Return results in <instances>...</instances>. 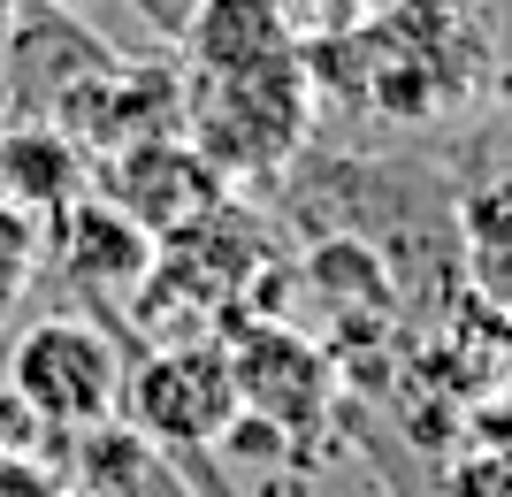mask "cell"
<instances>
[{
	"label": "cell",
	"instance_id": "cell-1",
	"mask_svg": "<svg viewBox=\"0 0 512 497\" xmlns=\"http://www.w3.org/2000/svg\"><path fill=\"white\" fill-rule=\"evenodd\" d=\"M176 138L230 176H276L306 138V62L260 69V77H184V123Z\"/></svg>",
	"mask_w": 512,
	"mask_h": 497
},
{
	"label": "cell",
	"instance_id": "cell-2",
	"mask_svg": "<svg viewBox=\"0 0 512 497\" xmlns=\"http://www.w3.org/2000/svg\"><path fill=\"white\" fill-rule=\"evenodd\" d=\"M0 383L31 406V421L46 436H85L123 413V352H115V337L100 322L46 314V322H31L16 337Z\"/></svg>",
	"mask_w": 512,
	"mask_h": 497
},
{
	"label": "cell",
	"instance_id": "cell-3",
	"mask_svg": "<svg viewBox=\"0 0 512 497\" xmlns=\"http://www.w3.org/2000/svg\"><path fill=\"white\" fill-rule=\"evenodd\" d=\"M115 421H130L153 452H169V459L214 452L237 421V383H230L222 345L184 337V345H161L138 368H123V413Z\"/></svg>",
	"mask_w": 512,
	"mask_h": 497
},
{
	"label": "cell",
	"instance_id": "cell-4",
	"mask_svg": "<svg viewBox=\"0 0 512 497\" xmlns=\"http://www.w3.org/2000/svg\"><path fill=\"white\" fill-rule=\"evenodd\" d=\"M222 360H230V383H237V413L283 429L291 444L314 436L329 421V406H337L329 352L306 345L299 329H283V322H245L237 345H222Z\"/></svg>",
	"mask_w": 512,
	"mask_h": 497
},
{
	"label": "cell",
	"instance_id": "cell-5",
	"mask_svg": "<svg viewBox=\"0 0 512 497\" xmlns=\"http://www.w3.org/2000/svg\"><path fill=\"white\" fill-rule=\"evenodd\" d=\"M46 123L62 130V138H77L85 153H107V161H115V153L146 146V138H169V130L184 123V77H176V69L115 62V69H100V77H85L77 92H62Z\"/></svg>",
	"mask_w": 512,
	"mask_h": 497
},
{
	"label": "cell",
	"instance_id": "cell-6",
	"mask_svg": "<svg viewBox=\"0 0 512 497\" xmlns=\"http://www.w3.org/2000/svg\"><path fill=\"white\" fill-rule=\"evenodd\" d=\"M92 192H100L107 207H123V215L138 222L153 245H161V238L192 230L199 215H214V207H222V176H214L207 161H199V153L169 130V138H146V146L115 153Z\"/></svg>",
	"mask_w": 512,
	"mask_h": 497
},
{
	"label": "cell",
	"instance_id": "cell-7",
	"mask_svg": "<svg viewBox=\"0 0 512 497\" xmlns=\"http://www.w3.org/2000/svg\"><path fill=\"white\" fill-rule=\"evenodd\" d=\"M123 54L107 39H92L85 16H62V8H46V0H16V23H8V39H0V92L8 100H39L54 115L62 92H77L85 77L115 69Z\"/></svg>",
	"mask_w": 512,
	"mask_h": 497
},
{
	"label": "cell",
	"instance_id": "cell-8",
	"mask_svg": "<svg viewBox=\"0 0 512 497\" xmlns=\"http://www.w3.org/2000/svg\"><path fill=\"white\" fill-rule=\"evenodd\" d=\"M176 46H184V77H260L306 62L283 0H199Z\"/></svg>",
	"mask_w": 512,
	"mask_h": 497
},
{
	"label": "cell",
	"instance_id": "cell-9",
	"mask_svg": "<svg viewBox=\"0 0 512 497\" xmlns=\"http://www.w3.org/2000/svg\"><path fill=\"white\" fill-rule=\"evenodd\" d=\"M39 253L62 260V276L77 283V291H138V283L153 276L161 245H153L123 207H107V199L92 192V199H77L69 215L39 222Z\"/></svg>",
	"mask_w": 512,
	"mask_h": 497
},
{
	"label": "cell",
	"instance_id": "cell-10",
	"mask_svg": "<svg viewBox=\"0 0 512 497\" xmlns=\"http://www.w3.org/2000/svg\"><path fill=\"white\" fill-rule=\"evenodd\" d=\"M92 184H100V176H92V153L77 146V138H62L46 115L0 130V207H16V215H31V222H54V215H69L77 199H92Z\"/></svg>",
	"mask_w": 512,
	"mask_h": 497
},
{
	"label": "cell",
	"instance_id": "cell-11",
	"mask_svg": "<svg viewBox=\"0 0 512 497\" xmlns=\"http://www.w3.org/2000/svg\"><path fill=\"white\" fill-rule=\"evenodd\" d=\"M31 276H39V222L16 215V207H0V322L23 306Z\"/></svg>",
	"mask_w": 512,
	"mask_h": 497
},
{
	"label": "cell",
	"instance_id": "cell-12",
	"mask_svg": "<svg viewBox=\"0 0 512 497\" xmlns=\"http://www.w3.org/2000/svg\"><path fill=\"white\" fill-rule=\"evenodd\" d=\"M444 497H512V444H474L467 459H451Z\"/></svg>",
	"mask_w": 512,
	"mask_h": 497
},
{
	"label": "cell",
	"instance_id": "cell-13",
	"mask_svg": "<svg viewBox=\"0 0 512 497\" xmlns=\"http://www.w3.org/2000/svg\"><path fill=\"white\" fill-rule=\"evenodd\" d=\"M39 444H46V429L31 421V406H23L16 390L0 383V452H39Z\"/></svg>",
	"mask_w": 512,
	"mask_h": 497
},
{
	"label": "cell",
	"instance_id": "cell-14",
	"mask_svg": "<svg viewBox=\"0 0 512 497\" xmlns=\"http://www.w3.org/2000/svg\"><path fill=\"white\" fill-rule=\"evenodd\" d=\"M138 8V23H146L153 39H184V23H192L199 0H130Z\"/></svg>",
	"mask_w": 512,
	"mask_h": 497
},
{
	"label": "cell",
	"instance_id": "cell-15",
	"mask_svg": "<svg viewBox=\"0 0 512 497\" xmlns=\"http://www.w3.org/2000/svg\"><path fill=\"white\" fill-rule=\"evenodd\" d=\"M46 8H62V16H85L92 0H46Z\"/></svg>",
	"mask_w": 512,
	"mask_h": 497
},
{
	"label": "cell",
	"instance_id": "cell-16",
	"mask_svg": "<svg viewBox=\"0 0 512 497\" xmlns=\"http://www.w3.org/2000/svg\"><path fill=\"white\" fill-rule=\"evenodd\" d=\"M8 23H16V0H0V39H8Z\"/></svg>",
	"mask_w": 512,
	"mask_h": 497
},
{
	"label": "cell",
	"instance_id": "cell-17",
	"mask_svg": "<svg viewBox=\"0 0 512 497\" xmlns=\"http://www.w3.org/2000/svg\"><path fill=\"white\" fill-rule=\"evenodd\" d=\"M0 115H8V92H0Z\"/></svg>",
	"mask_w": 512,
	"mask_h": 497
},
{
	"label": "cell",
	"instance_id": "cell-18",
	"mask_svg": "<svg viewBox=\"0 0 512 497\" xmlns=\"http://www.w3.org/2000/svg\"><path fill=\"white\" fill-rule=\"evenodd\" d=\"M69 497H85V490H69Z\"/></svg>",
	"mask_w": 512,
	"mask_h": 497
}]
</instances>
